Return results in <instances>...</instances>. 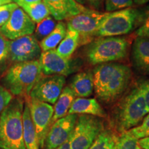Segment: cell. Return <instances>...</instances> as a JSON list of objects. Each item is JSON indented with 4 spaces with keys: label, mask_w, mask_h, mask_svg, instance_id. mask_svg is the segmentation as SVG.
Listing matches in <instances>:
<instances>
[{
    "label": "cell",
    "mask_w": 149,
    "mask_h": 149,
    "mask_svg": "<svg viewBox=\"0 0 149 149\" xmlns=\"http://www.w3.org/2000/svg\"><path fill=\"white\" fill-rule=\"evenodd\" d=\"M93 74L97 97L104 104L113 103L122 97L133 76L129 66L117 62L97 65Z\"/></svg>",
    "instance_id": "6da1fadb"
},
{
    "label": "cell",
    "mask_w": 149,
    "mask_h": 149,
    "mask_svg": "<svg viewBox=\"0 0 149 149\" xmlns=\"http://www.w3.org/2000/svg\"><path fill=\"white\" fill-rule=\"evenodd\" d=\"M148 113L144 95L137 84L115 106L111 122L115 130L121 134L138 126Z\"/></svg>",
    "instance_id": "7a4b0ae2"
},
{
    "label": "cell",
    "mask_w": 149,
    "mask_h": 149,
    "mask_svg": "<svg viewBox=\"0 0 149 149\" xmlns=\"http://www.w3.org/2000/svg\"><path fill=\"white\" fill-rule=\"evenodd\" d=\"M24 102L13 99L0 115V148L26 149L23 135Z\"/></svg>",
    "instance_id": "3957f363"
},
{
    "label": "cell",
    "mask_w": 149,
    "mask_h": 149,
    "mask_svg": "<svg viewBox=\"0 0 149 149\" xmlns=\"http://www.w3.org/2000/svg\"><path fill=\"white\" fill-rule=\"evenodd\" d=\"M42 75L39 60L16 63L6 72L3 83L12 95L27 98Z\"/></svg>",
    "instance_id": "277c9868"
},
{
    "label": "cell",
    "mask_w": 149,
    "mask_h": 149,
    "mask_svg": "<svg viewBox=\"0 0 149 149\" xmlns=\"http://www.w3.org/2000/svg\"><path fill=\"white\" fill-rule=\"evenodd\" d=\"M130 41L123 37H100L86 48V56L93 65L114 62L127 57Z\"/></svg>",
    "instance_id": "5b68a950"
},
{
    "label": "cell",
    "mask_w": 149,
    "mask_h": 149,
    "mask_svg": "<svg viewBox=\"0 0 149 149\" xmlns=\"http://www.w3.org/2000/svg\"><path fill=\"white\" fill-rule=\"evenodd\" d=\"M141 10L128 8L107 13L95 37H118L131 33L138 26Z\"/></svg>",
    "instance_id": "8992f818"
},
{
    "label": "cell",
    "mask_w": 149,
    "mask_h": 149,
    "mask_svg": "<svg viewBox=\"0 0 149 149\" xmlns=\"http://www.w3.org/2000/svg\"><path fill=\"white\" fill-rule=\"evenodd\" d=\"M104 129L103 118L88 115H78L69 141L71 149H89Z\"/></svg>",
    "instance_id": "52a82bcc"
},
{
    "label": "cell",
    "mask_w": 149,
    "mask_h": 149,
    "mask_svg": "<svg viewBox=\"0 0 149 149\" xmlns=\"http://www.w3.org/2000/svg\"><path fill=\"white\" fill-rule=\"evenodd\" d=\"M107 14V12L87 8L79 15L68 19L67 29L72 30L79 34V44L91 42V39L95 37L97 31Z\"/></svg>",
    "instance_id": "ba28073f"
},
{
    "label": "cell",
    "mask_w": 149,
    "mask_h": 149,
    "mask_svg": "<svg viewBox=\"0 0 149 149\" xmlns=\"http://www.w3.org/2000/svg\"><path fill=\"white\" fill-rule=\"evenodd\" d=\"M39 61L44 75L57 74L66 77L77 71L81 66L79 59H65L61 57L55 49L42 52Z\"/></svg>",
    "instance_id": "9c48e42d"
},
{
    "label": "cell",
    "mask_w": 149,
    "mask_h": 149,
    "mask_svg": "<svg viewBox=\"0 0 149 149\" xmlns=\"http://www.w3.org/2000/svg\"><path fill=\"white\" fill-rule=\"evenodd\" d=\"M31 116L36 130L40 148L44 149V141L47 135L54 113V108L51 104L30 97L26 98Z\"/></svg>",
    "instance_id": "30bf717a"
},
{
    "label": "cell",
    "mask_w": 149,
    "mask_h": 149,
    "mask_svg": "<svg viewBox=\"0 0 149 149\" xmlns=\"http://www.w3.org/2000/svg\"><path fill=\"white\" fill-rule=\"evenodd\" d=\"M66 84L62 75H43L35 84L30 93L29 97L49 104H55Z\"/></svg>",
    "instance_id": "8fae6325"
},
{
    "label": "cell",
    "mask_w": 149,
    "mask_h": 149,
    "mask_svg": "<svg viewBox=\"0 0 149 149\" xmlns=\"http://www.w3.org/2000/svg\"><path fill=\"white\" fill-rule=\"evenodd\" d=\"M35 23L20 7H17L8 22L0 28V33L6 38L15 40L22 37L33 35L35 30Z\"/></svg>",
    "instance_id": "7c38bea8"
},
{
    "label": "cell",
    "mask_w": 149,
    "mask_h": 149,
    "mask_svg": "<svg viewBox=\"0 0 149 149\" xmlns=\"http://www.w3.org/2000/svg\"><path fill=\"white\" fill-rule=\"evenodd\" d=\"M42 53L40 43L33 35L9 42V58L14 62L39 60Z\"/></svg>",
    "instance_id": "4fadbf2b"
},
{
    "label": "cell",
    "mask_w": 149,
    "mask_h": 149,
    "mask_svg": "<svg viewBox=\"0 0 149 149\" xmlns=\"http://www.w3.org/2000/svg\"><path fill=\"white\" fill-rule=\"evenodd\" d=\"M78 115L68 114L52 124L44 141V149H55L69 140Z\"/></svg>",
    "instance_id": "5bb4252c"
},
{
    "label": "cell",
    "mask_w": 149,
    "mask_h": 149,
    "mask_svg": "<svg viewBox=\"0 0 149 149\" xmlns=\"http://www.w3.org/2000/svg\"><path fill=\"white\" fill-rule=\"evenodd\" d=\"M55 20L62 22L79 15L87 8L79 4L75 0H43Z\"/></svg>",
    "instance_id": "9a60e30c"
},
{
    "label": "cell",
    "mask_w": 149,
    "mask_h": 149,
    "mask_svg": "<svg viewBox=\"0 0 149 149\" xmlns=\"http://www.w3.org/2000/svg\"><path fill=\"white\" fill-rule=\"evenodd\" d=\"M131 63L137 73L149 76V39H135L131 48Z\"/></svg>",
    "instance_id": "2e32d148"
},
{
    "label": "cell",
    "mask_w": 149,
    "mask_h": 149,
    "mask_svg": "<svg viewBox=\"0 0 149 149\" xmlns=\"http://www.w3.org/2000/svg\"><path fill=\"white\" fill-rule=\"evenodd\" d=\"M68 114L88 115L101 118L107 117V113L95 98L77 97L74 99Z\"/></svg>",
    "instance_id": "e0dca14e"
},
{
    "label": "cell",
    "mask_w": 149,
    "mask_h": 149,
    "mask_svg": "<svg viewBox=\"0 0 149 149\" xmlns=\"http://www.w3.org/2000/svg\"><path fill=\"white\" fill-rule=\"evenodd\" d=\"M77 97H88L94 91L93 70L78 72L72 77L68 86Z\"/></svg>",
    "instance_id": "ac0fdd59"
},
{
    "label": "cell",
    "mask_w": 149,
    "mask_h": 149,
    "mask_svg": "<svg viewBox=\"0 0 149 149\" xmlns=\"http://www.w3.org/2000/svg\"><path fill=\"white\" fill-rule=\"evenodd\" d=\"M22 121L24 141L26 149H40L36 130L31 118V112L27 101H26L24 104Z\"/></svg>",
    "instance_id": "d6986e66"
},
{
    "label": "cell",
    "mask_w": 149,
    "mask_h": 149,
    "mask_svg": "<svg viewBox=\"0 0 149 149\" xmlns=\"http://www.w3.org/2000/svg\"><path fill=\"white\" fill-rule=\"evenodd\" d=\"M75 97V95L69 86H66L63 88L54 107L51 125L57 120L68 115V111Z\"/></svg>",
    "instance_id": "ffe728a7"
},
{
    "label": "cell",
    "mask_w": 149,
    "mask_h": 149,
    "mask_svg": "<svg viewBox=\"0 0 149 149\" xmlns=\"http://www.w3.org/2000/svg\"><path fill=\"white\" fill-rule=\"evenodd\" d=\"M67 33L66 24L63 22H59L52 32L40 42L42 52L54 50L57 48Z\"/></svg>",
    "instance_id": "44dd1931"
},
{
    "label": "cell",
    "mask_w": 149,
    "mask_h": 149,
    "mask_svg": "<svg viewBox=\"0 0 149 149\" xmlns=\"http://www.w3.org/2000/svg\"><path fill=\"white\" fill-rule=\"evenodd\" d=\"M79 44V35L77 32L67 29L66 36L59 43L56 51L61 57L65 59L71 58L72 54Z\"/></svg>",
    "instance_id": "7402d4cb"
},
{
    "label": "cell",
    "mask_w": 149,
    "mask_h": 149,
    "mask_svg": "<svg viewBox=\"0 0 149 149\" xmlns=\"http://www.w3.org/2000/svg\"><path fill=\"white\" fill-rule=\"evenodd\" d=\"M19 6L35 24L40 23L50 15L49 10L43 1L30 4H22Z\"/></svg>",
    "instance_id": "603a6c76"
},
{
    "label": "cell",
    "mask_w": 149,
    "mask_h": 149,
    "mask_svg": "<svg viewBox=\"0 0 149 149\" xmlns=\"http://www.w3.org/2000/svg\"><path fill=\"white\" fill-rule=\"evenodd\" d=\"M117 136L114 132L104 129L89 149H111L115 144Z\"/></svg>",
    "instance_id": "cb8c5ba5"
},
{
    "label": "cell",
    "mask_w": 149,
    "mask_h": 149,
    "mask_svg": "<svg viewBox=\"0 0 149 149\" xmlns=\"http://www.w3.org/2000/svg\"><path fill=\"white\" fill-rule=\"evenodd\" d=\"M56 25V20L53 17L49 15L37 24L34 32V37L38 42H41L53 31Z\"/></svg>",
    "instance_id": "d4e9b609"
},
{
    "label": "cell",
    "mask_w": 149,
    "mask_h": 149,
    "mask_svg": "<svg viewBox=\"0 0 149 149\" xmlns=\"http://www.w3.org/2000/svg\"><path fill=\"white\" fill-rule=\"evenodd\" d=\"M139 139L130 135L127 131L117 137L115 149H141L139 146Z\"/></svg>",
    "instance_id": "484cf974"
},
{
    "label": "cell",
    "mask_w": 149,
    "mask_h": 149,
    "mask_svg": "<svg viewBox=\"0 0 149 149\" xmlns=\"http://www.w3.org/2000/svg\"><path fill=\"white\" fill-rule=\"evenodd\" d=\"M135 34L137 37L149 39V6L141 10L140 20Z\"/></svg>",
    "instance_id": "4316f807"
},
{
    "label": "cell",
    "mask_w": 149,
    "mask_h": 149,
    "mask_svg": "<svg viewBox=\"0 0 149 149\" xmlns=\"http://www.w3.org/2000/svg\"><path fill=\"white\" fill-rule=\"evenodd\" d=\"M127 132L137 139L149 137V113L138 126L128 130Z\"/></svg>",
    "instance_id": "83f0119b"
},
{
    "label": "cell",
    "mask_w": 149,
    "mask_h": 149,
    "mask_svg": "<svg viewBox=\"0 0 149 149\" xmlns=\"http://www.w3.org/2000/svg\"><path fill=\"white\" fill-rule=\"evenodd\" d=\"M133 4V0H104V6L107 13L131 8Z\"/></svg>",
    "instance_id": "f1b7e54d"
},
{
    "label": "cell",
    "mask_w": 149,
    "mask_h": 149,
    "mask_svg": "<svg viewBox=\"0 0 149 149\" xmlns=\"http://www.w3.org/2000/svg\"><path fill=\"white\" fill-rule=\"evenodd\" d=\"M19 7L16 3H10L0 6V28L8 22L13 12Z\"/></svg>",
    "instance_id": "f546056e"
},
{
    "label": "cell",
    "mask_w": 149,
    "mask_h": 149,
    "mask_svg": "<svg viewBox=\"0 0 149 149\" xmlns=\"http://www.w3.org/2000/svg\"><path fill=\"white\" fill-rule=\"evenodd\" d=\"M9 42L10 40L0 33V64L9 59Z\"/></svg>",
    "instance_id": "4dcf8cb0"
},
{
    "label": "cell",
    "mask_w": 149,
    "mask_h": 149,
    "mask_svg": "<svg viewBox=\"0 0 149 149\" xmlns=\"http://www.w3.org/2000/svg\"><path fill=\"white\" fill-rule=\"evenodd\" d=\"M13 100V95L5 87L0 85V115Z\"/></svg>",
    "instance_id": "1f68e13d"
},
{
    "label": "cell",
    "mask_w": 149,
    "mask_h": 149,
    "mask_svg": "<svg viewBox=\"0 0 149 149\" xmlns=\"http://www.w3.org/2000/svg\"><path fill=\"white\" fill-rule=\"evenodd\" d=\"M137 84L144 95L145 102H146L147 111L149 113V79L142 80V81H139Z\"/></svg>",
    "instance_id": "d6a6232c"
},
{
    "label": "cell",
    "mask_w": 149,
    "mask_h": 149,
    "mask_svg": "<svg viewBox=\"0 0 149 149\" xmlns=\"http://www.w3.org/2000/svg\"><path fill=\"white\" fill-rule=\"evenodd\" d=\"M86 1L94 10H100L104 3V0H86Z\"/></svg>",
    "instance_id": "836d02e7"
},
{
    "label": "cell",
    "mask_w": 149,
    "mask_h": 149,
    "mask_svg": "<svg viewBox=\"0 0 149 149\" xmlns=\"http://www.w3.org/2000/svg\"><path fill=\"white\" fill-rule=\"evenodd\" d=\"M138 143L141 149H149V137L139 139Z\"/></svg>",
    "instance_id": "e575fe53"
},
{
    "label": "cell",
    "mask_w": 149,
    "mask_h": 149,
    "mask_svg": "<svg viewBox=\"0 0 149 149\" xmlns=\"http://www.w3.org/2000/svg\"><path fill=\"white\" fill-rule=\"evenodd\" d=\"M43 0H14L19 6L22 4H30V3H34L39 2V1H42Z\"/></svg>",
    "instance_id": "d590c367"
},
{
    "label": "cell",
    "mask_w": 149,
    "mask_h": 149,
    "mask_svg": "<svg viewBox=\"0 0 149 149\" xmlns=\"http://www.w3.org/2000/svg\"><path fill=\"white\" fill-rule=\"evenodd\" d=\"M149 2V0H133V3L135 5L142 6Z\"/></svg>",
    "instance_id": "8d00e7d4"
},
{
    "label": "cell",
    "mask_w": 149,
    "mask_h": 149,
    "mask_svg": "<svg viewBox=\"0 0 149 149\" xmlns=\"http://www.w3.org/2000/svg\"><path fill=\"white\" fill-rule=\"evenodd\" d=\"M55 149H71V147H70L69 141H66V142H65L64 144H63L62 145H61V146L57 147V148Z\"/></svg>",
    "instance_id": "74e56055"
},
{
    "label": "cell",
    "mask_w": 149,
    "mask_h": 149,
    "mask_svg": "<svg viewBox=\"0 0 149 149\" xmlns=\"http://www.w3.org/2000/svg\"><path fill=\"white\" fill-rule=\"evenodd\" d=\"M10 3H13L12 0H0V6Z\"/></svg>",
    "instance_id": "f35d334b"
},
{
    "label": "cell",
    "mask_w": 149,
    "mask_h": 149,
    "mask_svg": "<svg viewBox=\"0 0 149 149\" xmlns=\"http://www.w3.org/2000/svg\"><path fill=\"white\" fill-rule=\"evenodd\" d=\"M75 1H77V3H79V4L83 5V6H84V4H85V3L87 2L86 0H75Z\"/></svg>",
    "instance_id": "ab89813d"
},
{
    "label": "cell",
    "mask_w": 149,
    "mask_h": 149,
    "mask_svg": "<svg viewBox=\"0 0 149 149\" xmlns=\"http://www.w3.org/2000/svg\"><path fill=\"white\" fill-rule=\"evenodd\" d=\"M111 149H115V145H114V146H113V147H112Z\"/></svg>",
    "instance_id": "60d3db41"
},
{
    "label": "cell",
    "mask_w": 149,
    "mask_h": 149,
    "mask_svg": "<svg viewBox=\"0 0 149 149\" xmlns=\"http://www.w3.org/2000/svg\"><path fill=\"white\" fill-rule=\"evenodd\" d=\"M12 1H14V0H12Z\"/></svg>",
    "instance_id": "b9f144b4"
}]
</instances>
